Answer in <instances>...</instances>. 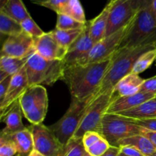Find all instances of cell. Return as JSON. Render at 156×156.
Here are the masks:
<instances>
[{
	"mask_svg": "<svg viewBox=\"0 0 156 156\" xmlns=\"http://www.w3.org/2000/svg\"><path fill=\"white\" fill-rule=\"evenodd\" d=\"M112 57L103 62L65 66L62 81L68 86L72 98L85 101L95 95Z\"/></svg>",
	"mask_w": 156,
	"mask_h": 156,
	"instance_id": "6da1fadb",
	"label": "cell"
},
{
	"mask_svg": "<svg viewBox=\"0 0 156 156\" xmlns=\"http://www.w3.org/2000/svg\"><path fill=\"white\" fill-rule=\"evenodd\" d=\"M156 47L154 44L139 46L136 47L119 48L113 56L111 65L102 80L99 89L91 99L105 93L112 91L119 81L132 73L133 68L138 58L145 52Z\"/></svg>",
	"mask_w": 156,
	"mask_h": 156,
	"instance_id": "7a4b0ae2",
	"label": "cell"
},
{
	"mask_svg": "<svg viewBox=\"0 0 156 156\" xmlns=\"http://www.w3.org/2000/svg\"><path fill=\"white\" fill-rule=\"evenodd\" d=\"M29 86L53 85L62 80L65 70L63 60H49L34 52L27 58L25 64Z\"/></svg>",
	"mask_w": 156,
	"mask_h": 156,
	"instance_id": "3957f363",
	"label": "cell"
},
{
	"mask_svg": "<svg viewBox=\"0 0 156 156\" xmlns=\"http://www.w3.org/2000/svg\"><path fill=\"white\" fill-rule=\"evenodd\" d=\"M146 44L156 45V20L152 13V5L137 12L120 48H130Z\"/></svg>",
	"mask_w": 156,
	"mask_h": 156,
	"instance_id": "277c9868",
	"label": "cell"
},
{
	"mask_svg": "<svg viewBox=\"0 0 156 156\" xmlns=\"http://www.w3.org/2000/svg\"><path fill=\"white\" fill-rule=\"evenodd\" d=\"M91 100V98L85 101L72 98L70 106L66 114L56 123L49 126L63 146H66L73 139L85 116Z\"/></svg>",
	"mask_w": 156,
	"mask_h": 156,
	"instance_id": "5b68a950",
	"label": "cell"
},
{
	"mask_svg": "<svg viewBox=\"0 0 156 156\" xmlns=\"http://www.w3.org/2000/svg\"><path fill=\"white\" fill-rule=\"evenodd\" d=\"M114 98L115 92L113 90L112 91L101 94L96 98L91 99L85 116L73 139L81 140L87 132L90 131L101 134L102 119Z\"/></svg>",
	"mask_w": 156,
	"mask_h": 156,
	"instance_id": "8992f818",
	"label": "cell"
},
{
	"mask_svg": "<svg viewBox=\"0 0 156 156\" xmlns=\"http://www.w3.org/2000/svg\"><path fill=\"white\" fill-rule=\"evenodd\" d=\"M18 101L23 115L31 124L43 123L48 110V95L43 85L29 86Z\"/></svg>",
	"mask_w": 156,
	"mask_h": 156,
	"instance_id": "52a82bcc",
	"label": "cell"
},
{
	"mask_svg": "<svg viewBox=\"0 0 156 156\" xmlns=\"http://www.w3.org/2000/svg\"><path fill=\"white\" fill-rule=\"evenodd\" d=\"M143 127L133 123L132 120L116 114H105L101 121V135L112 146H118L121 140L141 135Z\"/></svg>",
	"mask_w": 156,
	"mask_h": 156,
	"instance_id": "ba28073f",
	"label": "cell"
},
{
	"mask_svg": "<svg viewBox=\"0 0 156 156\" xmlns=\"http://www.w3.org/2000/svg\"><path fill=\"white\" fill-rule=\"evenodd\" d=\"M34 139V149L44 156H62L65 146L60 143L49 126L43 123L28 126Z\"/></svg>",
	"mask_w": 156,
	"mask_h": 156,
	"instance_id": "9c48e42d",
	"label": "cell"
},
{
	"mask_svg": "<svg viewBox=\"0 0 156 156\" xmlns=\"http://www.w3.org/2000/svg\"><path fill=\"white\" fill-rule=\"evenodd\" d=\"M134 18L126 26L123 27L118 31L106 36L96 43L90 52L88 58V63L103 62L109 59L114 56L117 50L120 48L122 41L127 34L129 28L133 24Z\"/></svg>",
	"mask_w": 156,
	"mask_h": 156,
	"instance_id": "30bf717a",
	"label": "cell"
},
{
	"mask_svg": "<svg viewBox=\"0 0 156 156\" xmlns=\"http://www.w3.org/2000/svg\"><path fill=\"white\" fill-rule=\"evenodd\" d=\"M94 44H95L90 36L88 21L80 35L68 49L63 59L65 66L87 64L89 53Z\"/></svg>",
	"mask_w": 156,
	"mask_h": 156,
	"instance_id": "8fae6325",
	"label": "cell"
},
{
	"mask_svg": "<svg viewBox=\"0 0 156 156\" xmlns=\"http://www.w3.org/2000/svg\"><path fill=\"white\" fill-rule=\"evenodd\" d=\"M111 2H112V6L108 16L106 36H109L127 25L138 12L133 8L130 0Z\"/></svg>",
	"mask_w": 156,
	"mask_h": 156,
	"instance_id": "7c38bea8",
	"label": "cell"
},
{
	"mask_svg": "<svg viewBox=\"0 0 156 156\" xmlns=\"http://www.w3.org/2000/svg\"><path fill=\"white\" fill-rule=\"evenodd\" d=\"M34 52V38L23 31L6 38L2 48L1 56L28 58Z\"/></svg>",
	"mask_w": 156,
	"mask_h": 156,
	"instance_id": "4fadbf2b",
	"label": "cell"
},
{
	"mask_svg": "<svg viewBox=\"0 0 156 156\" xmlns=\"http://www.w3.org/2000/svg\"><path fill=\"white\" fill-rule=\"evenodd\" d=\"M34 50L49 60H63L68 50L59 45L52 31L34 38Z\"/></svg>",
	"mask_w": 156,
	"mask_h": 156,
	"instance_id": "5bb4252c",
	"label": "cell"
},
{
	"mask_svg": "<svg viewBox=\"0 0 156 156\" xmlns=\"http://www.w3.org/2000/svg\"><path fill=\"white\" fill-rule=\"evenodd\" d=\"M28 87V80L24 66L19 73L12 76L9 89L5 96L4 100L2 103H0V117H2L7 111L12 104L19 100L21 96L25 92Z\"/></svg>",
	"mask_w": 156,
	"mask_h": 156,
	"instance_id": "9a60e30c",
	"label": "cell"
},
{
	"mask_svg": "<svg viewBox=\"0 0 156 156\" xmlns=\"http://www.w3.org/2000/svg\"><path fill=\"white\" fill-rule=\"evenodd\" d=\"M155 97H156L155 94L141 91L133 95L123 97H117L115 94V98L108 107L106 114H119L123 111H128Z\"/></svg>",
	"mask_w": 156,
	"mask_h": 156,
	"instance_id": "2e32d148",
	"label": "cell"
},
{
	"mask_svg": "<svg viewBox=\"0 0 156 156\" xmlns=\"http://www.w3.org/2000/svg\"><path fill=\"white\" fill-rule=\"evenodd\" d=\"M22 110L19 101H16L1 117V121L5 124L1 134L12 135L16 133L24 130V127L22 123Z\"/></svg>",
	"mask_w": 156,
	"mask_h": 156,
	"instance_id": "e0dca14e",
	"label": "cell"
},
{
	"mask_svg": "<svg viewBox=\"0 0 156 156\" xmlns=\"http://www.w3.org/2000/svg\"><path fill=\"white\" fill-rule=\"evenodd\" d=\"M112 6V2H108L103 10L94 19L88 21L89 33L94 44L99 42L106 36L108 16Z\"/></svg>",
	"mask_w": 156,
	"mask_h": 156,
	"instance_id": "ac0fdd59",
	"label": "cell"
},
{
	"mask_svg": "<svg viewBox=\"0 0 156 156\" xmlns=\"http://www.w3.org/2000/svg\"><path fill=\"white\" fill-rule=\"evenodd\" d=\"M145 79L141 78L140 75L129 73L123 77L114 88V91L117 97H123L135 94L140 92V88Z\"/></svg>",
	"mask_w": 156,
	"mask_h": 156,
	"instance_id": "d6986e66",
	"label": "cell"
},
{
	"mask_svg": "<svg viewBox=\"0 0 156 156\" xmlns=\"http://www.w3.org/2000/svg\"><path fill=\"white\" fill-rule=\"evenodd\" d=\"M116 114H119L132 120H146V119L156 118V97L144 102L136 108Z\"/></svg>",
	"mask_w": 156,
	"mask_h": 156,
	"instance_id": "ffe728a7",
	"label": "cell"
},
{
	"mask_svg": "<svg viewBox=\"0 0 156 156\" xmlns=\"http://www.w3.org/2000/svg\"><path fill=\"white\" fill-rule=\"evenodd\" d=\"M4 136H7L11 141L13 142L15 146H16L18 155L28 156L34 149L33 135L29 127H26L24 130H21L12 135Z\"/></svg>",
	"mask_w": 156,
	"mask_h": 156,
	"instance_id": "44dd1931",
	"label": "cell"
},
{
	"mask_svg": "<svg viewBox=\"0 0 156 156\" xmlns=\"http://www.w3.org/2000/svg\"><path fill=\"white\" fill-rule=\"evenodd\" d=\"M118 146H132L140 151L145 156H150L156 152L153 144L143 135L133 136L121 140L118 143Z\"/></svg>",
	"mask_w": 156,
	"mask_h": 156,
	"instance_id": "7402d4cb",
	"label": "cell"
},
{
	"mask_svg": "<svg viewBox=\"0 0 156 156\" xmlns=\"http://www.w3.org/2000/svg\"><path fill=\"white\" fill-rule=\"evenodd\" d=\"M0 11L21 24L23 21L30 17L22 0H8Z\"/></svg>",
	"mask_w": 156,
	"mask_h": 156,
	"instance_id": "603a6c76",
	"label": "cell"
},
{
	"mask_svg": "<svg viewBox=\"0 0 156 156\" xmlns=\"http://www.w3.org/2000/svg\"><path fill=\"white\" fill-rule=\"evenodd\" d=\"M27 58H17L2 56L0 59V71L5 73L8 76H14L19 73L27 62Z\"/></svg>",
	"mask_w": 156,
	"mask_h": 156,
	"instance_id": "cb8c5ba5",
	"label": "cell"
},
{
	"mask_svg": "<svg viewBox=\"0 0 156 156\" xmlns=\"http://www.w3.org/2000/svg\"><path fill=\"white\" fill-rule=\"evenodd\" d=\"M84 27L83 28L75 29V30H59V29L55 28L54 30H52V33L57 42L59 44V45L68 50L70 46L73 44V42L77 39L78 37L82 33Z\"/></svg>",
	"mask_w": 156,
	"mask_h": 156,
	"instance_id": "d4e9b609",
	"label": "cell"
},
{
	"mask_svg": "<svg viewBox=\"0 0 156 156\" xmlns=\"http://www.w3.org/2000/svg\"><path fill=\"white\" fill-rule=\"evenodd\" d=\"M21 24L0 11V32L2 35L12 36L23 32Z\"/></svg>",
	"mask_w": 156,
	"mask_h": 156,
	"instance_id": "484cf974",
	"label": "cell"
},
{
	"mask_svg": "<svg viewBox=\"0 0 156 156\" xmlns=\"http://www.w3.org/2000/svg\"><path fill=\"white\" fill-rule=\"evenodd\" d=\"M59 14H64L71 17L73 19L83 24H86L88 21L85 18V14L83 7L79 0H70L63 6Z\"/></svg>",
	"mask_w": 156,
	"mask_h": 156,
	"instance_id": "4316f807",
	"label": "cell"
},
{
	"mask_svg": "<svg viewBox=\"0 0 156 156\" xmlns=\"http://www.w3.org/2000/svg\"><path fill=\"white\" fill-rule=\"evenodd\" d=\"M155 61H156V47L145 52L138 58L134 64L132 73L140 75L149 69Z\"/></svg>",
	"mask_w": 156,
	"mask_h": 156,
	"instance_id": "83f0119b",
	"label": "cell"
},
{
	"mask_svg": "<svg viewBox=\"0 0 156 156\" xmlns=\"http://www.w3.org/2000/svg\"><path fill=\"white\" fill-rule=\"evenodd\" d=\"M86 24H83L64 14H57L56 28L59 30H75L83 28Z\"/></svg>",
	"mask_w": 156,
	"mask_h": 156,
	"instance_id": "f1b7e54d",
	"label": "cell"
},
{
	"mask_svg": "<svg viewBox=\"0 0 156 156\" xmlns=\"http://www.w3.org/2000/svg\"><path fill=\"white\" fill-rule=\"evenodd\" d=\"M86 150L84 147L82 139H72L65 146V151L62 156H83Z\"/></svg>",
	"mask_w": 156,
	"mask_h": 156,
	"instance_id": "f546056e",
	"label": "cell"
},
{
	"mask_svg": "<svg viewBox=\"0 0 156 156\" xmlns=\"http://www.w3.org/2000/svg\"><path fill=\"white\" fill-rule=\"evenodd\" d=\"M21 24L23 28V30L28 34L31 37H33L34 38L39 37L42 36L45 33V32H44L41 30V27L34 21L31 16L27 18L24 21H23L21 23Z\"/></svg>",
	"mask_w": 156,
	"mask_h": 156,
	"instance_id": "4dcf8cb0",
	"label": "cell"
},
{
	"mask_svg": "<svg viewBox=\"0 0 156 156\" xmlns=\"http://www.w3.org/2000/svg\"><path fill=\"white\" fill-rule=\"evenodd\" d=\"M18 154L16 146L7 136H0V156H14Z\"/></svg>",
	"mask_w": 156,
	"mask_h": 156,
	"instance_id": "1f68e13d",
	"label": "cell"
},
{
	"mask_svg": "<svg viewBox=\"0 0 156 156\" xmlns=\"http://www.w3.org/2000/svg\"><path fill=\"white\" fill-rule=\"evenodd\" d=\"M111 145L108 141L101 136L98 141L86 149V152L92 156H101L109 149Z\"/></svg>",
	"mask_w": 156,
	"mask_h": 156,
	"instance_id": "d6a6232c",
	"label": "cell"
},
{
	"mask_svg": "<svg viewBox=\"0 0 156 156\" xmlns=\"http://www.w3.org/2000/svg\"><path fill=\"white\" fill-rule=\"evenodd\" d=\"M69 1L70 0H46V1L40 3L38 5L45 7L53 11L56 14H59L63 6Z\"/></svg>",
	"mask_w": 156,
	"mask_h": 156,
	"instance_id": "836d02e7",
	"label": "cell"
},
{
	"mask_svg": "<svg viewBox=\"0 0 156 156\" xmlns=\"http://www.w3.org/2000/svg\"><path fill=\"white\" fill-rule=\"evenodd\" d=\"M101 136H102L98 133L92 132V131L87 132L82 137V143H83L85 150L90 146H92L93 144H94L96 142L98 141Z\"/></svg>",
	"mask_w": 156,
	"mask_h": 156,
	"instance_id": "e575fe53",
	"label": "cell"
},
{
	"mask_svg": "<svg viewBox=\"0 0 156 156\" xmlns=\"http://www.w3.org/2000/svg\"><path fill=\"white\" fill-rule=\"evenodd\" d=\"M141 92L151 93L156 95V76L149 79H145L141 88Z\"/></svg>",
	"mask_w": 156,
	"mask_h": 156,
	"instance_id": "d590c367",
	"label": "cell"
},
{
	"mask_svg": "<svg viewBox=\"0 0 156 156\" xmlns=\"http://www.w3.org/2000/svg\"><path fill=\"white\" fill-rule=\"evenodd\" d=\"M132 121L140 127L145 128L149 130L156 131V118L146 119V120H132Z\"/></svg>",
	"mask_w": 156,
	"mask_h": 156,
	"instance_id": "8d00e7d4",
	"label": "cell"
},
{
	"mask_svg": "<svg viewBox=\"0 0 156 156\" xmlns=\"http://www.w3.org/2000/svg\"><path fill=\"white\" fill-rule=\"evenodd\" d=\"M12 77V76H9L5 79L0 82V103H2L4 100L5 96L8 89H9Z\"/></svg>",
	"mask_w": 156,
	"mask_h": 156,
	"instance_id": "74e56055",
	"label": "cell"
},
{
	"mask_svg": "<svg viewBox=\"0 0 156 156\" xmlns=\"http://www.w3.org/2000/svg\"><path fill=\"white\" fill-rule=\"evenodd\" d=\"M120 148V152L126 156H145L140 151L132 146H122Z\"/></svg>",
	"mask_w": 156,
	"mask_h": 156,
	"instance_id": "f35d334b",
	"label": "cell"
},
{
	"mask_svg": "<svg viewBox=\"0 0 156 156\" xmlns=\"http://www.w3.org/2000/svg\"><path fill=\"white\" fill-rule=\"evenodd\" d=\"M111 1H114V0H108V2ZM130 1L133 8L136 11L152 5V0H130Z\"/></svg>",
	"mask_w": 156,
	"mask_h": 156,
	"instance_id": "ab89813d",
	"label": "cell"
},
{
	"mask_svg": "<svg viewBox=\"0 0 156 156\" xmlns=\"http://www.w3.org/2000/svg\"><path fill=\"white\" fill-rule=\"evenodd\" d=\"M141 135H143L146 138L149 139L156 149V131L149 130V129L143 128Z\"/></svg>",
	"mask_w": 156,
	"mask_h": 156,
	"instance_id": "60d3db41",
	"label": "cell"
},
{
	"mask_svg": "<svg viewBox=\"0 0 156 156\" xmlns=\"http://www.w3.org/2000/svg\"><path fill=\"white\" fill-rule=\"evenodd\" d=\"M120 153V148L117 146H111L109 149L105 152L104 155L101 156H119Z\"/></svg>",
	"mask_w": 156,
	"mask_h": 156,
	"instance_id": "b9f144b4",
	"label": "cell"
},
{
	"mask_svg": "<svg viewBox=\"0 0 156 156\" xmlns=\"http://www.w3.org/2000/svg\"><path fill=\"white\" fill-rule=\"evenodd\" d=\"M152 10L156 20V0H152Z\"/></svg>",
	"mask_w": 156,
	"mask_h": 156,
	"instance_id": "7bdbcfd3",
	"label": "cell"
},
{
	"mask_svg": "<svg viewBox=\"0 0 156 156\" xmlns=\"http://www.w3.org/2000/svg\"><path fill=\"white\" fill-rule=\"evenodd\" d=\"M28 156H44V155H43L42 154H41L39 152H37V151L35 150V149H34L33 150L31 151V152L29 154Z\"/></svg>",
	"mask_w": 156,
	"mask_h": 156,
	"instance_id": "ee69618b",
	"label": "cell"
},
{
	"mask_svg": "<svg viewBox=\"0 0 156 156\" xmlns=\"http://www.w3.org/2000/svg\"><path fill=\"white\" fill-rule=\"evenodd\" d=\"M30 1H31L33 3H34V4L39 5L40 3L46 1V0H30Z\"/></svg>",
	"mask_w": 156,
	"mask_h": 156,
	"instance_id": "f6af8a7d",
	"label": "cell"
},
{
	"mask_svg": "<svg viewBox=\"0 0 156 156\" xmlns=\"http://www.w3.org/2000/svg\"><path fill=\"white\" fill-rule=\"evenodd\" d=\"M8 0H0V9L3 7V6L5 5V3L7 2Z\"/></svg>",
	"mask_w": 156,
	"mask_h": 156,
	"instance_id": "bcb514c9",
	"label": "cell"
},
{
	"mask_svg": "<svg viewBox=\"0 0 156 156\" xmlns=\"http://www.w3.org/2000/svg\"><path fill=\"white\" fill-rule=\"evenodd\" d=\"M83 156H92V155H90V154L89 153H88V152H85V155H84Z\"/></svg>",
	"mask_w": 156,
	"mask_h": 156,
	"instance_id": "7dc6e473",
	"label": "cell"
},
{
	"mask_svg": "<svg viewBox=\"0 0 156 156\" xmlns=\"http://www.w3.org/2000/svg\"><path fill=\"white\" fill-rule=\"evenodd\" d=\"M119 156H126V155H123V153H121V152H120V155H119Z\"/></svg>",
	"mask_w": 156,
	"mask_h": 156,
	"instance_id": "c3c4849f",
	"label": "cell"
},
{
	"mask_svg": "<svg viewBox=\"0 0 156 156\" xmlns=\"http://www.w3.org/2000/svg\"><path fill=\"white\" fill-rule=\"evenodd\" d=\"M150 156H156V152H155V153H153L152 155H150Z\"/></svg>",
	"mask_w": 156,
	"mask_h": 156,
	"instance_id": "681fc988",
	"label": "cell"
},
{
	"mask_svg": "<svg viewBox=\"0 0 156 156\" xmlns=\"http://www.w3.org/2000/svg\"><path fill=\"white\" fill-rule=\"evenodd\" d=\"M16 156H21V155H18V154H17V155Z\"/></svg>",
	"mask_w": 156,
	"mask_h": 156,
	"instance_id": "f907efd6",
	"label": "cell"
},
{
	"mask_svg": "<svg viewBox=\"0 0 156 156\" xmlns=\"http://www.w3.org/2000/svg\"><path fill=\"white\" fill-rule=\"evenodd\" d=\"M155 62H156V61H155Z\"/></svg>",
	"mask_w": 156,
	"mask_h": 156,
	"instance_id": "816d5d0a",
	"label": "cell"
}]
</instances>
